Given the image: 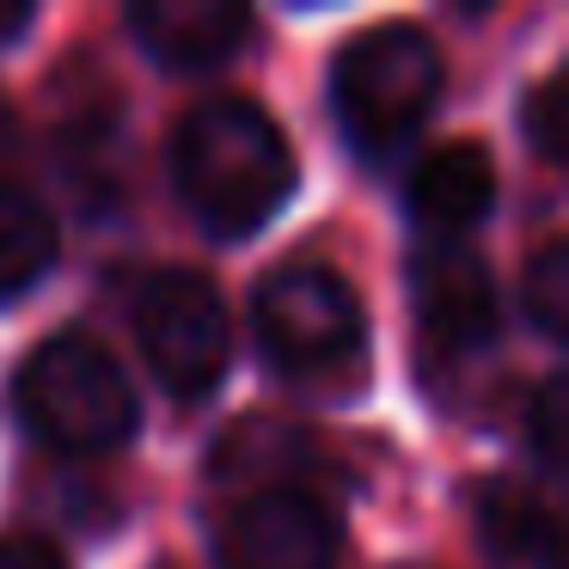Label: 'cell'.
<instances>
[{"instance_id": "10", "label": "cell", "mask_w": 569, "mask_h": 569, "mask_svg": "<svg viewBox=\"0 0 569 569\" xmlns=\"http://www.w3.org/2000/svg\"><path fill=\"white\" fill-rule=\"evenodd\" d=\"M483 539L508 557V563L527 569H563V539H557V520L545 502H532L527 490H508V483H490L478 502Z\"/></svg>"}, {"instance_id": "8", "label": "cell", "mask_w": 569, "mask_h": 569, "mask_svg": "<svg viewBox=\"0 0 569 569\" xmlns=\"http://www.w3.org/2000/svg\"><path fill=\"white\" fill-rule=\"evenodd\" d=\"M129 31L172 74H209L246 50L251 13L239 0H136Z\"/></svg>"}, {"instance_id": "15", "label": "cell", "mask_w": 569, "mask_h": 569, "mask_svg": "<svg viewBox=\"0 0 569 569\" xmlns=\"http://www.w3.org/2000/svg\"><path fill=\"white\" fill-rule=\"evenodd\" d=\"M0 569H68V557L50 539L31 532H0Z\"/></svg>"}, {"instance_id": "7", "label": "cell", "mask_w": 569, "mask_h": 569, "mask_svg": "<svg viewBox=\"0 0 569 569\" xmlns=\"http://www.w3.org/2000/svg\"><path fill=\"white\" fill-rule=\"evenodd\" d=\"M410 295H417V325L429 349L441 356H471L496 337V288L490 270L471 246L459 239H435L410 263Z\"/></svg>"}, {"instance_id": "9", "label": "cell", "mask_w": 569, "mask_h": 569, "mask_svg": "<svg viewBox=\"0 0 569 569\" xmlns=\"http://www.w3.org/2000/svg\"><path fill=\"white\" fill-rule=\"evenodd\" d=\"M496 202V166L478 141H447L410 178V214L429 227L435 239H459L490 214Z\"/></svg>"}, {"instance_id": "3", "label": "cell", "mask_w": 569, "mask_h": 569, "mask_svg": "<svg viewBox=\"0 0 569 569\" xmlns=\"http://www.w3.org/2000/svg\"><path fill=\"white\" fill-rule=\"evenodd\" d=\"M263 356L295 386L349 392L368 373V319L356 288L325 263H288L258 295Z\"/></svg>"}, {"instance_id": "14", "label": "cell", "mask_w": 569, "mask_h": 569, "mask_svg": "<svg viewBox=\"0 0 569 569\" xmlns=\"http://www.w3.org/2000/svg\"><path fill=\"white\" fill-rule=\"evenodd\" d=\"M563 410H569L563 380H545V386H539V398H532V447H539V459H545L551 471H563V441H569Z\"/></svg>"}, {"instance_id": "4", "label": "cell", "mask_w": 569, "mask_h": 569, "mask_svg": "<svg viewBox=\"0 0 569 569\" xmlns=\"http://www.w3.org/2000/svg\"><path fill=\"white\" fill-rule=\"evenodd\" d=\"M19 410L62 453H111L136 435L141 405L117 356L87 331H56L19 368Z\"/></svg>"}, {"instance_id": "1", "label": "cell", "mask_w": 569, "mask_h": 569, "mask_svg": "<svg viewBox=\"0 0 569 569\" xmlns=\"http://www.w3.org/2000/svg\"><path fill=\"white\" fill-rule=\"evenodd\" d=\"M172 172L209 233L246 239L295 190V148L251 99H202L172 136Z\"/></svg>"}, {"instance_id": "6", "label": "cell", "mask_w": 569, "mask_h": 569, "mask_svg": "<svg viewBox=\"0 0 569 569\" xmlns=\"http://www.w3.org/2000/svg\"><path fill=\"white\" fill-rule=\"evenodd\" d=\"M337 551H343V527L300 483L246 490L221 520L227 569H337Z\"/></svg>"}, {"instance_id": "12", "label": "cell", "mask_w": 569, "mask_h": 569, "mask_svg": "<svg viewBox=\"0 0 569 569\" xmlns=\"http://www.w3.org/2000/svg\"><path fill=\"white\" fill-rule=\"evenodd\" d=\"M520 295H527V312H532V325H539L545 337H563L569 331V246H563V239L539 246V258L527 263Z\"/></svg>"}, {"instance_id": "16", "label": "cell", "mask_w": 569, "mask_h": 569, "mask_svg": "<svg viewBox=\"0 0 569 569\" xmlns=\"http://www.w3.org/2000/svg\"><path fill=\"white\" fill-rule=\"evenodd\" d=\"M31 19H38V7H26V0H0V43L19 38V31H31Z\"/></svg>"}, {"instance_id": "11", "label": "cell", "mask_w": 569, "mask_h": 569, "mask_svg": "<svg viewBox=\"0 0 569 569\" xmlns=\"http://www.w3.org/2000/svg\"><path fill=\"white\" fill-rule=\"evenodd\" d=\"M56 263V221L31 190L0 184V300L26 295Z\"/></svg>"}, {"instance_id": "13", "label": "cell", "mask_w": 569, "mask_h": 569, "mask_svg": "<svg viewBox=\"0 0 569 569\" xmlns=\"http://www.w3.org/2000/svg\"><path fill=\"white\" fill-rule=\"evenodd\" d=\"M569 80L563 74H551L539 92L527 99V136H532V148L545 153V160H563L569 153Z\"/></svg>"}, {"instance_id": "2", "label": "cell", "mask_w": 569, "mask_h": 569, "mask_svg": "<svg viewBox=\"0 0 569 569\" xmlns=\"http://www.w3.org/2000/svg\"><path fill=\"white\" fill-rule=\"evenodd\" d=\"M435 99H441V50L429 31L405 26H373L337 50L331 68V111L356 153L380 160V153L405 148L422 123H429Z\"/></svg>"}, {"instance_id": "5", "label": "cell", "mask_w": 569, "mask_h": 569, "mask_svg": "<svg viewBox=\"0 0 569 569\" xmlns=\"http://www.w3.org/2000/svg\"><path fill=\"white\" fill-rule=\"evenodd\" d=\"M136 331L160 386L172 398H184V405L209 398L221 386L227 361H233L227 300L197 270H153L136 295Z\"/></svg>"}]
</instances>
